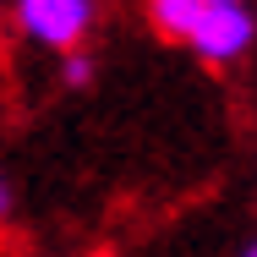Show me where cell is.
Returning <instances> with one entry per match:
<instances>
[{"label":"cell","mask_w":257,"mask_h":257,"mask_svg":"<svg viewBox=\"0 0 257 257\" xmlns=\"http://www.w3.org/2000/svg\"><path fill=\"white\" fill-rule=\"evenodd\" d=\"M252 44H257V17L246 11V0L241 6H203V17L186 33V50L203 66H235L252 55Z\"/></svg>","instance_id":"cell-2"},{"label":"cell","mask_w":257,"mask_h":257,"mask_svg":"<svg viewBox=\"0 0 257 257\" xmlns=\"http://www.w3.org/2000/svg\"><path fill=\"white\" fill-rule=\"evenodd\" d=\"M17 33L39 50H77L99 22V0H11Z\"/></svg>","instance_id":"cell-1"},{"label":"cell","mask_w":257,"mask_h":257,"mask_svg":"<svg viewBox=\"0 0 257 257\" xmlns=\"http://www.w3.org/2000/svg\"><path fill=\"white\" fill-rule=\"evenodd\" d=\"M11 213H17V186H11V181H6V170H0V224H6Z\"/></svg>","instance_id":"cell-5"},{"label":"cell","mask_w":257,"mask_h":257,"mask_svg":"<svg viewBox=\"0 0 257 257\" xmlns=\"http://www.w3.org/2000/svg\"><path fill=\"white\" fill-rule=\"evenodd\" d=\"M208 0H148V22H154L164 39H175V44H186V33H192V22L203 17Z\"/></svg>","instance_id":"cell-3"},{"label":"cell","mask_w":257,"mask_h":257,"mask_svg":"<svg viewBox=\"0 0 257 257\" xmlns=\"http://www.w3.org/2000/svg\"><path fill=\"white\" fill-rule=\"evenodd\" d=\"M235 257H257V235H252V241H246V246H241Z\"/></svg>","instance_id":"cell-6"},{"label":"cell","mask_w":257,"mask_h":257,"mask_svg":"<svg viewBox=\"0 0 257 257\" xmlns=\"http://www.w3.org/2000/svg\"><path fill=\"white\" fill-rule=\"evenodd\" d=\"M208 6H241V0H208Z\"/></svg>","instance_id":"cell-7"},{"label":"cell","mask_w":257,"mask_h":257,"mask_svg":"<svg viewBox=\"0 0 257 257\" xmlns=\"http://www.w3.org/2000/svg\"><path fill=\"white\" fill-rule=\"evenodd\" d=\"M60 82H66L71 93H82V88L93 82V55H82V44H77V50H60Z\"/></svg>","instance_id":"cell-4"}]
</instances>
